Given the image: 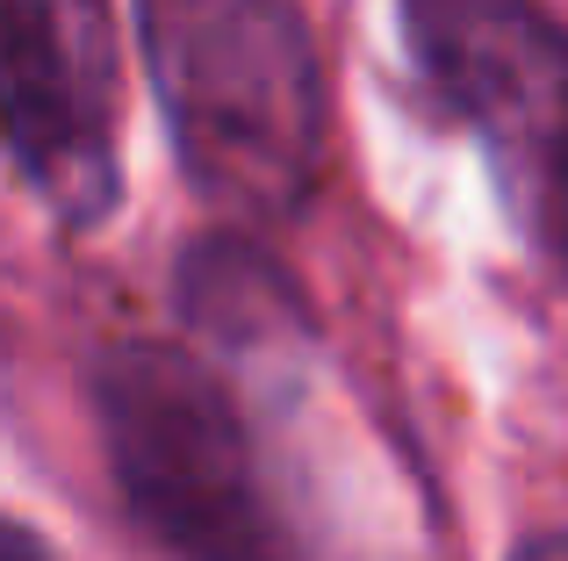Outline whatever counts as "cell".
<instances>
[{
	"instance_id": "cell-5",
	"label": "cell",
	"mask_w": 568,
	"mask_h": 561,
	"mask_svg": "<svg viewBox=\"0 0 568 561\" xmlns=\"http://www.w3.org/2000/svg\"><path fill=\"white\" fill-rule=\"evenodd\" d=\"M181 309L202 338L216 346H281V338L310 332V309L295 280L274 267L252 238H194L181 259Z\"/></svg>"
},
{
	"instance_id": "cell-1",
	"label": "cell",
	"mask_w": 568,
	"mask_h": 561,
	"mask_svg": "<svg viewBox=\"0 0 568 561\" xmlns=\"http://www.w3.org/2000/svg\"><path fill=\"white\" fill-rule=\"evenodd\" d=\"M138 37L194 195L252 224L317 195L332 86L303 0H138Z\"/></svg>"
},
{
	"instance_id": "cell-6",
	"label": "cell",
	"mask_w": 568,
	"mask_h": 561,
	"mask_svg": "<svg viewBox=\"0 0 568 561\" xmlns=\"http://www.w3.org/2000/svg\"><path fill=\"white\" fill-rule=\"evenodd\" d=\"M0 561H58V554H51V540H43V533L0 519Z\"/></svg>"
},
{
	"instance_id": "cell-2",
	"label": "cell",
	"mask_w": 568,
	"mask_h": 561,
	"mask_svg": "<svg viewBox=\"0 0 568 561\" xmlns=\"http://www.w3.org/2000/svg\"><path fill=\"white\" fill-rule=\"evenodd\" d=\"M94 410L130 519L173 561H295L245 410L209 360L123 338L94 360Z\"/></svg>"
},
{
	"instance_id": "cell-7",
	"label": "cell",
	"mask_w": 568,
	"mask_h": 561,
	"mask_svg": "<svg viewBox=\"0 0 568 561\" xmlns=\"http://www.w3.org/2000/svg\"><path fill=\"white\" fill-rule=\"evenodd\" d=\"M511 561H568V533H547V540H526Z\"/></svg>"
},
{
	"instance_id": "cell-4",
	"label": "cell",
	"mask_w": 568,
	"mask_h": 561,
	"mask_svg": "<svg viewBox=\"0 0 568 561\" xmlns=\"http://www.w3.org/2000/svg\"><path fill=\"white\" fill-rule=\"evenodd\" d=\"M123 65L109 0H0V152L58 224L87 231L123 195Z\"/></svg>"
},
{
	"instance_id": "cell-3",
	"label": "cell",
	"mask_w": 568,
	"mask_h": 561,
	"mask_svg": "<svg viewBox=\"0 0 568 561\" xmlns=\"http://www.w3.org/2000/svg\"><path fill=\"white\" fill-rule=\"evenodd\" d=\"M403 37L489 152L511 224L568 288V29L532 0H403Z\"/></svg>"
}]
</instances>
